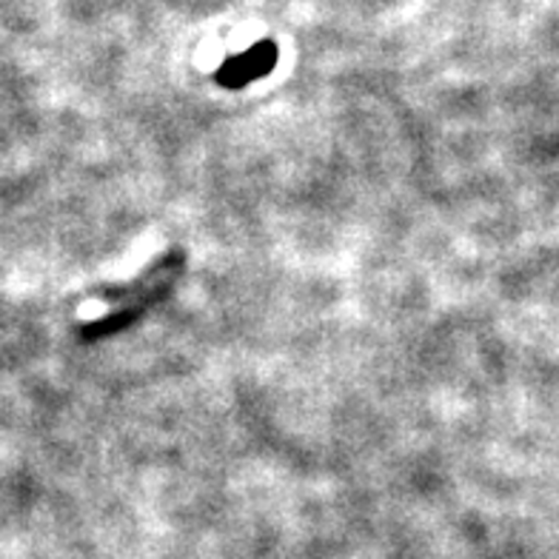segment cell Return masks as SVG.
<instances>
[{"mask_svg":"<svg viewBox=\"0 0 559 559\" xmlns=\"http://www.w3.org/2000/svg\"><path fill=\"white\" fill-rule=\"evenodd\" d=\"M186 272V254L180 249H171L169 254L157 258L155 263L146 265L132 283L109 292V311L100 320L83 325L86 329V340H100L109 334H118L123 329L140 320L155 302L169 295L177 286V280Z\"/></svg>","mask_w":559,"mask_h":559,"instance_id":"obj_1","label":"cell"},{"mask_svg":"<svg viewBox=\"0 0 559 559\" xmlns=\"http://www.w3.org/2000/svg\"><path fill=\"white\" fill-rule=\"evenodd\" d=\"M277 67V44L272 40H260L246 52L228 58L221 69H217V83L226 88H243L249 83L260 81L263 74H269Z\"/></svg>","mask_w":559,"mask_h":559,"instance_id":"obj_2","label":"cell"}]
</instances>
